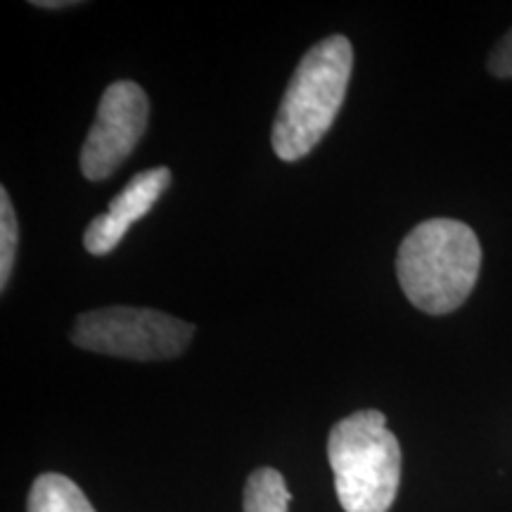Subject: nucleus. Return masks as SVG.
Wrapping results in <instances>:
<instances>
[{"instance_id":"1","label":"nucleus","mask_w":512,"mask_h":512,"mask_svg":"<svg viewBox=\"0 0 512 512\" xmlns=\"http://www.w3.org/2000/svg\"><path fill=\"white\" fill-rule=\"evenodd\" d=\"M482 247L467 223L430 219L406 235L396 256V275L415 309L444 316L463 306L475 290Z\"/></svg>"},{"instance_id":"2","label":"nucleus","mask_w":512,"mask_h":512,"mask_svg":"<svg viewBox=\"0 0 512 512\" xmlns=\"http://www.w3.org/2000/svg\"><path fill=\"white\" fill-rule=\"evenodd\" d=\"M351 69L354 48L339 34L323 38L302 57L273 121V152L283 162L306 157L330 131L347 95Z\"/></svg>"},{"instance_id":"3","label":"nucleus","mask_w":512,"mask_h":512,"mask_svg":"<svg viewBox=\"0 0 512 512\" xmlns=\"http://www.w3.org/2000/svg\"><path fill=\"white\" fill-rule=\"evenodd\" d=\"M328 458L344 512H389L401 484V446L380 411L332 425Z\"/></svg>"},{"instance_id":"4","label":"nucleus","mask_w":512,"mask_h":512,"mask_svg":"<svg viewBox=\"0 0 512 512\" xmlns=\"http://www.w3.org/2000/svg\"><path fill=\"white\" fill-rule=\"evenodd\" d=\"M195 337V325L152 309L110 306L86 311L76 318L72 342L93 354L166 361L181 356Z\"/></svg>"},{"instance_id":"5","label":"nucleus","mask_w":512,"mask_h":512,"mask_svg":"<svg viewBox=\"0 0 512 512\" xmlns=\"http://www.w3.org/2000/svg\"><path fill=\"white\" fill-rule=\"evenodd\" d=\"M150 102L138 83L114 81L102 93L98 114L81 147V174L105 181L131 157L147 128Z\"/></svg>"},{"instance_id":"6","label":"nucleus","mask_w":512,"mask_h":512,"mask_svg":"<svg viewBox=\"0 0 512 512\" xmlns=\"http://www.w3.org/2000/svg\"><path fill=\"white\" fill-rule=\"evenodd\" d=\"M171 185V171L166 166H155L143 174H136L124 190L114 197L107 214L95 216L83 233V247L93 256H105L124 240L128 228L143 219L155 207L159 197Z\"/></svg>"},{"instance_id":"7","label":"nucleus","mask_w":512,"mask_h":512,"mask_svg":"<svg viewBox=\"0 0 512 512\" xmlns=\"http://www.w3.org/2000/svg\"><path fill=\"white\" fill-rule=\"evenodd\" d=\"M27 512H95V508L72 479L46 472L31 486Z\"/></svg>"},{"instance_id":"8","label":"nucleus","mask_w":512,"mask_h":512,"mask_svg":"<svg viewBox=\"0 0 512 512\" xmlns=\"http://www.w3.org/2000/svg\"><path fill=\"white\" fill-rule=\"evenodd\" d=\"M242 501H245L242 503L245 512H287L292 496L275 467H259L249 475Z\"/></svg>"},{"instance_id":"9","label":"nucleus","mask_w":512,"mask_h":512,"mask_svg":"<svg viewBox=\"0 0 512 512\" xmlns=\"http://www.w3.org/2000/svg\"><path fill=\"white\" fill-rule=\"evenodd\" d=\"M17 242L19 228L15 209H12L8 190L0 188V290L3 292L8 290L12 268H15Z\"/></svg>"},{"instance_id":"10","label":"nucleus","mask_w":512,"mask_h":512,"mask_svg":"<svg viewBox=\"0 0 512 512\" xmlns=\"http://www.w3.org/2000/svg\"><path fill=\"white\" fill-rule=\"evenodd\" d=\"M489 72L501 79H512V31L494 48L489 57Z\"/></svg>"},{"instance_id":"11","label":"nucleus","mask_w":512,"mask_h":512,"mask_svg":"<svg viewBox=\"0 0 512 512\" xmlns=\"http://www.w3.org/2000/svg\"><path fill=\"white\" fill-rule=\"evenodd\" d=\"M31 5H36V8H46V10H55V8H72V5H76V3H69V0H57V3H53V0H36V3H31Z\"/></svg>"}]
</instances>
